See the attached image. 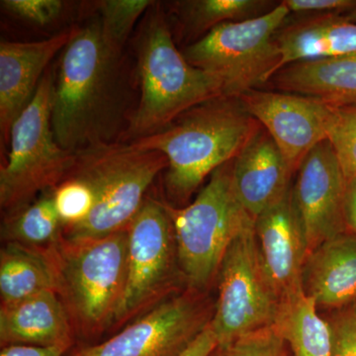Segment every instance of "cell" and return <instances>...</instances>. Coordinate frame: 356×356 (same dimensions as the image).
Masks as SVG:
<instances>
[{
    "instance_id": "obj_1",
    "label": "cell",
    "mask_w": 356,
    "mask_h": 356,
    "mask_svg": "<svg viewBox=\"0 0 356 356\" xmlns=\"http://www.w3.org/2000/svg\"><path fill=\"white\" fill-rule=\"evenodd\" d=\"M121 54L103 37L99 21L76 28L63 50L51 128L65 149L76 153L112 142L120 110Z\"/></svg>"
},
{
    "instance_id": "obj_2",
    "label": "cell",
    "mask_w": 356,
    "mask_h": 356,
    "mask_svg": "<svg viewBox=\"0 0 356 356\" xmlns=\"http://www.w3.org/2000/svg\"><path fill=\"white\" fill-rule=\"evenodd\" d=\"M261 128L240 98L222 96L188 110L165 130L131 144L165 156L168 198L181 204L208 175L235 159Z\"/></svg>"
},
{
    "instance_id": "obj_3",
    "label": "cell",
    "mask_w": 356,
    "mask_h": 356,
    "mask_svg": "<svg viewBox=\"0 0 356 356\" xmlns=\"http://www.w3.org/2000/svg\"><path fill=\"white\" fill-rule=\"evenodd\" d=\"M168 165L163 154L131 143H102L76 152L67 175L88 185L93 206L84 221L63 229L60 238L83 242L127 229L154 178Z\"/></svg>"
},
{
    "instance_id": "obj_4",
    "label": "cell",
    "mask_w": 356,
    "mask_h": 356,
    "mask_svg": "<svg viewBox=\"0 0 356 356\" xmlns=\"http://www.w3.org/2000/svg\"><path fill=\"white\" fill-rule=\"evenodd\" d=\"M151 13L138 49L140 99L125 133L130 143L161 132L188 110L224 96L214 76L189 64L177 50L163 13L159 8Z\"/></svg>"
},
{
    "instance_id": "obj_5",
    "label": "cell",
    "mask_w": 356,
    "mask_h": 356,
    "mask_svg": "<svg viewBox=\"0 0 356 356\" xmlns=\"http://www.w3.org/2000/svg\"><path fill=\"white\" fill-rule=\"evenodd\" d=\"M47 250L74 332L90 339L113 327L127 280V229L83 242L60 238Z\"/></svg>"
},
{
    "instance_id": "obj_6",
    "label": "cell",
    "mask_w": 356,
    "mask_h": 356,
    "mask_svg": "<svg viewBox=\"0 0 356 356\" xmlns=\"http://www.w3.org/2000/svg\"><path fill=\"white\" fill-rule=\"evenodd\" d=\"M166 206L175 231L178 268L191 289L202 291L218 274L229 243L254 220L236 197L232 165L215 170L186 207Z\"/></svg>"
},
{
    "instance_id": "obj_7",
    "label": "cell",
    "mask_w": 356,
    "mask_h": 356,
    "mask_svg": "<svg viewBox=\"0 0 356 356\" xmlns=\"http://www.w3.org/2000/svg\"><path fill=\"white\" fill-rule=\"evenodd\" d=\"M55 81L48 70L11 128L8 161L0 168V204L9 215L55 188L74 165V153L58 145L51 128Z\"/></svg>"
},
{
    "instance_id": "obj_8",
    "label": "cell",
    "mask_w": 356,
    "mask_h": 356,
    "mask_svg": "<svg viewBox=\"0 0 356 356\" xmlns=\"http://www.w3.org/2000/svg\"><path fill=\"white\" fill-rule=\"evenodd\" d=\"M289 13L281 2L259 17L222 23L182 54L189 64L219 81L225 97L240 98L270 81L280 70L275 35Z\"/></svg>"
},
{
    "instance_id": "obj_9",
    "label": "cell",
    "mask_w": 356,
    "mask_h": 356,
    "mask_svg": "<svg viewBox=\"0 0 356 356\" xmlns=\"http://www.w3.org/2000/svg\"><path fill=\"white\" fill-rule=\"evenodd\" d=\"M219 296L211 327L219 348L275 323L280 301L262 264L254 220L229 243L218 271Z\"/></svg>"
},
{
    "instance_id": "obj_10",
    "label": "cell",
    "mask_w": 356,
    "mask_h": 356,
    "mask_svg": "<svg viewBox=\"0 0 356 356\" xmlns=\"http://www.w3.org/2000/svg\"><path fill=\"white\" fill-rule=\"evenodd\" d=\"M127 232V280L113 327L147 313L172 296L178 276H181L168 206L146 198Z\"/></svg>"
},
{
    "instance_id": "obj_11",
    "label": "cell",
    "mask_w": 356,
    "mask_h": 356,
    "mask_svg": "<svg viewBox=\"0 0 356 356\" xmlns=\"http://www.w3.org/2000/svg\"><path fill=\"white\" fill-rule=\"evenodd\" d=\"M214 311L197 290L172 295L115 336L70 356H179Z\"/></svg>"
},
{
    "instance_id": "obj_12",
    "label": "cell",
    "mask_w": 356,
    "mask_h": 356,
    "mask_svg": "<svg viewBox=\"0 0 356 356\" xmlns=\"http://www.w3.org/2000/svg\"><path fill=\"white\" fill-rule=\"evenodd\" d=\"M346 184L348 179L329 140L314 147L299 166L292 192L305 229L309 254L325 241L346 233Z\"/></svg>"
},
{
    "instance_id": "obj_13",
    "label": "cell",
    "mask_w": 356,
    "mask_h": 356,
    "mask_svg": "<svg viewBox=\"0 0 356 356\" xmlns=\"http://www.w3.org/2000/svg\"><path fill=\"white\" fill-rule=\"evenodd\" d=\"M240 100L273 138L293 173L314 147L327 140L329 105L306 96L259 89L243 93Z\"/></svg>"
},
{
    "instance_id": "obj_14",
    "label": "cell",
    "mask_w": 356,
    "mask_h": 356,
    "mask_svg": "<svg viewBox=\"0 0 356 356\" xmlns=\"http://www.w3.org/2000/svg\"><path fill=\"white\" fill-rule=\"evenodd\" d=\"M254 231L264 270L281 303L302 289V273L309 254L292 186L255 218Z\"/></svg>"
},
{
    "instance_id": "obj_15",
    "label": "cell",
    "mask_w": 356,
    "mask_h": 356,
    "mask_svg": "<svg viewBox=\"0 0 356 356\" xmlns=\"http://www.w3.org/2000/svg\"><path fill=\"white\" fill-rule=\"evenodd\" d=\"M74 32L76 28L42 41L0 44V129L6 140L14 121L32 99L47 65L64 50Z\"/></svg>"
},
{
    "instance_id": "obj_16",
    "label": "cell",
    "mask_w": 356,
    "mask_h": 356,
    "mask_svg": "<svg viewBox=\"0 0 356 356\" xmlns=\"http://www.w3.org/2000/svg\"><path fill=\"white\" fill-rule=\"evenodd\" d=\"M292 175L280 149L262 128L232 165L236 197L254 219L286 193Z\"/></svg>"
},
{
    "instance_id": "obj_17",
    "label": "cell",
    "mask_w": 356,
    "mask_h": 356,
    "mask_svg": "<svg viewBox=\"0 0 356 356\" xmlns=\"http://www.w3.org/2000/svg\"><path fill=\"white\" fill-rule=\"evenodd\" d=\"M302 290L316 305L334 311L356 302V235L346 233L312 250L302 273Z\"/></svg>"
},
{
    "instance_id": "obj_18",
    "label": "cell",
    "mask_w": 356,
    "mask_h": 356,
    "mask_svg": "<svg viewBox=\"0 0 356 356\" xmlns=\"http://www.w3.org/2000/svg\"><path fill=\"white\" fill-rule=\"evenodd\" d=\"M74 329L55 291H44L0 309V343L70 346Z\"/></svg>"
},
{
    "instance_id": "obj_19",
    "label": "cell",
    "mask_w": 356,
    "mask_h": 356,
    "mask_svg": "<svg viewBox=\"0 0 356 356\" xmlns=\"http://www.w3.org/2000/svg\"><path fill=\"white\" fill-rule=\"evenodd\" d=\"M271 79L282 92L306 96L332 107L356 105V54L294 63Z\"/></svg>"
},
{
    "instance_id": "obj_20",
    "label": "cell",
    "mask_w": 356,
    "mask_h": 356,
    "mask_svg": "<svg viewBox=\"0 0 356 356\" xmlns=\"http://www.w3.org/2000/svg\"><path fill=\"white\" fill-rule=\"evenodd\" d=\"M275 41L280 70L303 60L353 55L356 54V23L346 15L325 14L281 28Z\"/></svg>"
},
{
    "instance_id": "obj_21",
    "label": "cell",
    "mask_w": 356,
    "mask_h": 356,
    "mask_svg": "<svg viewBox=\"0 0 356 356\" xmlns=\"http://www.w3.org/2000/svg\"><path fill=\"white\" fill-rule=\"evenodd\" d=\"M57 289V274L47 248L6 243L0 252L1 305Z\"/></svg>"
},
{
    "instance_id": "obj_22",
    "label": "cell",
    "mask_w": 356,
    "mask_h": 356,
    "mask_svg": "<svg viewBox=\"0 0 356 356\" xmlns=\"http://www.w3.org/2000/svg\"><path fill=\"white\" fill-rule=\"evenodd\" d=\"M274 325L293 356H334L331 325L303 290L281 302Z\"/></svg>"
},
{
    "instance_id": "obj_23",
    "label": "cell",
    "mask_w": 356,
    "mask_h": 356,
    "mask_svg": "<svg viewBox=\"0 0 356 356\" xmlns=\"http://www.w3.org/2000/svg\"><path fill=\"white\" fill-rule=\"evenodd\" d=\"M62 233L63 224L53 189L42 193L23 209L9 215L1 227L4 242L38 250L55 245Z\"/></svg>"
},
{
    "instance_id": "obj_24",
    "label": "cell",
    "mask_w": 356,
    "mask_h": 356,
    "mask_svg": "<svg viewBox=\"0 0 356 356\" xmlns=\"http://www.w3.org/2000/svg\"><path fill=\"white\" fill-rule=\"evenodd\" d=\"M271 6L273 2L264 0H188L177 2V13L185 29L193 35L209 32L222 23L259 17L270 11L271 9L268 8Z\"/></svg>"
},
{
    "instance_id": "obj_25",
    "label": "cell",
    "mask_w": 356,
    "mask_h": 356,
    "mask_svg": "<svg viewBox=\"0 0 356 356\" xmlns=\"http://www.w3.org/2000/svg\"><path fill=\"white\" fill-rule=\"evenodd\" d=\"M154 6L149 0H105L99 3L103 37L115 50L122 51L140 15Z\"/></svg>"
},
{
    "instance_id": "obj_26",
    "label": "cell",
    "mask_w": 356,
    "mask_h": 356,
    "mask_svg": "<svg viewBox=\"0 0 356 356\" xmlns=\"http://www.w3.org/2000/svg\"><path fill=\"white\" fill-rule=\"evenodd\" d=\"M329 107L327 138L348 180L356 177V105Z\"/></svg>"
},
{
    "instance_id": "obj_27",
    "label": "cell",
    "mask_w": 356,
    "mask_h": 356,
    "mask_svg": "<svg viewBox=\"0 0 356 356\" xmlns=\"http://www.w3.org/2000/svg\"><path fill=\"white\" fill-rule=\"evenodd\" d=\"M53 193L63 229L81 224L92 209L93 195L90 188L76 177L67 175L53 189Z\"/></svg>"
},
{
    "instance_id": "obj_28",
    "label": "cell",
    "mask_w": 356,
    "mask_h": 356,
    "mask_svg": "<svg viewBox=\"0 0 356 356\" xmlns=\"http://www.w3.org/2000/svg\"><path fill=\"white\" fill-rule=\"evenodd\" d=\"M222 350L224 356H290L286 341L274 325L243 334Z\"/></svg>"
},
{
    "instance_id": "obj_29",
    "label": "cell",
    "mask_w": 356,
    "mask_h": 356,
    "mask_svg": "<svg viewBox=\"0 0 356 356\" xmlns=\"http://www.w3.org/2000/svg\"><path fill=\"white\" fill-rule=\"evenodd\" d=\"M1 6L19 19L46 26L62 15L65 3L60 0H2Z\"/></svg>"
},
{
    "instance_id": "obj_30",
    "label": "cell",
    "mask_w": 356,
    "mask_h": 356,
    "mask_svg": "<svg viewBox=\"0 0 356 356\" xmlns=\"http://www.w3.org/2000/svg\"><path fill=\"white\" fill-rule=\"evenodd\" d=\"M327 322L332 332L334 356H356V302L332 311Z\"/></svg>"
},
{
    "instance_id": "obj_31",
    "label": "cell",
    "mask_w": 356,
    "mask_h": 356,
    "mask_svg": "<svg viewBox=\"0 0 356 356\" xmlns=\"http://www.w3.org/2000/svg\"><path fill=\"white\" fill-rule=\"evenodd\" d=\"M289 13L341 14L350 13L356 6L355 0H285Z\"/></svg>"
},
{
    "instance_id": "obj_32",
    "label": "cell",
    "mask_w": 356,
    "mask_h": 356,
    "mask_svg": "<svg viewBox=\"0 0 356 356\" xmlns=\"http://www.w3.org/2000/svg\"><path fill=\"white\" fill-rule=\"evenodd\" d=\"M69 346H38L27 344H11L3 346L0 356H65Z\"/></svg>"
},
{
    "instance_id": "obj_33",
    "label": "cell",
    "mask_w": 356,
    "mask_h": 356,
    "mask_svg": "<svg viewBox=\"0 0 356 356\" xmlns=\"http://www.w3.org/2000/svg\"><path fill=\"white\" fill-rule=\"evenodd\" d=\"M218 346L216 334L209 324L179 356H210Z\"/></svg>"
},
{
    "instance_id": "obj_34",
    "label": "cell",
    "mask_w": 356,
    "mask_h": 356,
    "mask_svg": "<svg viewBox=\"0 0 356 356\" xmlns=\"http://www.w3.org/2000/svg\"><path fill=\"white\" fill-rule=\"evenodd\" d=\"M343 218L346 231L356 235V177L348 179L346 184Z\"/></svg>"
},
{
    "instance_id": "obj_35",
    "label": "cell",
    "mask_w": 356,
    "mask_h": 356,
    "mask_svg": "<svg viewBox=\"0 0 356 356\" xmlns=\"http://www.w3.org/2000/svg\"><path fill=\"white\" fill-rule=\"evenodd\" d=\"M346 17L348 18V20L353 21V22L356 23V6L355 8L351 9L350 13L346 14Z\"/></svg>"
},
{
    "instance_id": "obj_36",
    "label": "cell",
    "mask_w": 356,
    "mask_h": 356,
    "mask_svg": "<svg viewBox=\"0 0 356 356\" xmlns=\"http://www.w3.org/2000/svg\"><path fill=\"white\" fill-rule=\"evenodd\" d=\"M210 356H224L222 355V350L221 348L218 346L217 350L214 351Z\"/></svg>"
}]
</instances>
